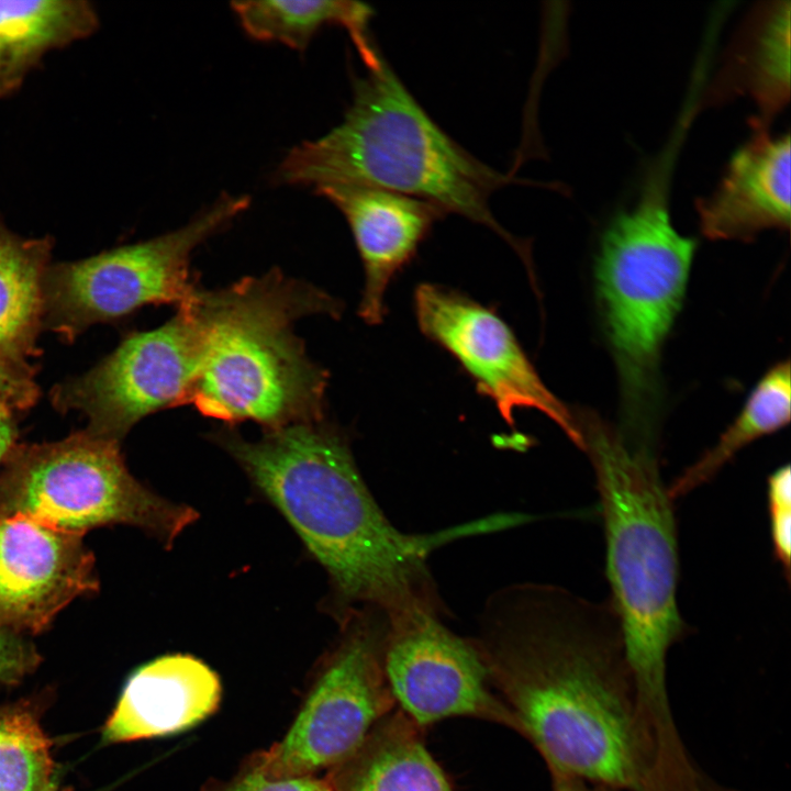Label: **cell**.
I'll return each mask as SVG.
<instances>
[{
	"label": "cell",
	"instance_id": "obj_9",
	"mask_svg": "<svg viewBox=\"0 0 791 791\" xmlns=\"http://www.w3.org/2000/svg\"><path fill=\"white\" fill-rule=\"evenodd\" d=\"M250 204L248 196L222 193L185 226L157 237L48 268L44 310L53 328L68 336L93 323L122 317L146 304L192 302V252Z\"/></svg>",
	"mask_w": 791,
	"mask_h": 791
},
{
	"label": "cell",
	"instance_id": "obj_18",
	"mask_svg": "<svg viewBox=\"0 0 791 791\" xmlns=\"http://www.w3.org/2000/svg\"><path fill=\"white\" fill-rule=\"evenodd\" d=\"M325 777L333 791H454L423 731L398 708Z\"/></svg>",
	"mask_w": 791,
	"mask_h": 791
},
{
	"label": "cell",
	"instance_id": "obj_28",
	"mask_svg": "<svg viewBox=\"0 0 791 791\" xmlns=\"http://www.w3.org/2000/svg\"><path fill=\"white\" fill-rule=\"evenodd\" d=\"M13 406L0 394V466L16 445V426L11 409Z\"/></svg>",
	"mask_w": 791,
	"mask_h": 791
},
{
	"label": "cell",
	"instance_id": "obj_8",
	"mask_svg": "<svg viewBox=\"0 0 791 791\" xmlns=\"http://www.w3.org/2000/svg\"><path fill=\"white\" fill-rule=\"evenodd\" d=\"M387 617L350 612L341 634L313 668L282 738L248 757L271 777L317 775L350 756L397 709L385 672Z\"/></svg>",
	"mask_w": 791,
	"mask_h": 791
},
{
	"label": "cell",
	"instance_id": "obj_20",
	"mask_svg": "<svg viewBox=\"0 0 791 791\" xmlns=\"http://www.w3.org/2000/svg\"><path fill=\"white\" fill-rule=\"evenodd\" d=\"M243 30L258 41H272L304 51L325 25L344 27L363 63L372 66L380 52L371 40L372 9L358 1H234L231 3Z\"/></svg>",
	"mask_w": 791,
	"mask_h": 791
},
{
	"label": "cell",
	"instance_id": "obj_12",
	"mask_svg": "<svg viewBox=\"0 0 791 791\" xmlns=\"http://www.w3.org/2000/svg\"><path fill=\"white\" fill-rule=\"evenodd\" d=\"M414 311L422 333L456 358L509 425L514 424L515 410L535 409L579 447L575 413L548 390L512 330L494 311L433 283L415 289Z\"/></svg>",
	"mask_w": 791,
	"mask_h": 791
},
{
	"label": "cell",
	"instance_id": "obj_13",
	"mask_svg": "<svg viewBox=\"0 0 791 791\" xmlns=\"http://www.w3.org/2000/svg\"><path fill=\"white\" fill-rule=\"evenodd\" d=\"M83 534L0 514V630L40 634L74 599L99 590Z\"/></svg>",
	"mask_w": 791,
	"mask_h": 791
},
{
	"label": "cell",
	"instance_id": "obj_14",
	"mask_svg": "<svg viewBox=\"0 0 791 791\" xmlns=\"http://www.w3.org/2000/svg\"><path fill=\"white\" fill-rule=\"evenodd\" d=\"M314 192L332 202L349 225L365 270L359 315L379 324L389 283L445 213L424 200L380 188L328 186Z\"/></svg>",
	"mask_w": 791,
	"mask_h": 791
},
{
	"label": "cell",
	"instance_id": "obj_1",
	"mask_svg": "<svg viewBox=\"0 0 791 791\" xmlns=\"http://www.w3.org/2000/svg\"><path fill=\"white\" fill-rule=\"evenodd\" d=\"M472 642L549 772L616 791H688L643 713L609 601L514 583L488 599Z\"/></svg>",
	"mask_w": 791,
	"mask_h": 791
},
{
	"label": "cell",
	"instance_id": "obj_15",
	"mask_svg": "<svg viewBox=\"0 0 791 791\" xmlns=\"http://www.w3.org/2000/svg\"><path fill=\"white\" fill-rule=\"evenodd\" d=\"M790 135L754 134L732 155L709 196L697 199L702 233L711 239L750 241L790 226Z\"/></svg>",
	"mask_w": 791,
	"mask_h": 791
},
{
	"label": "cell",
	"instance_id": "obj_11",
	"mask_svg": "<svg viewBox=\"0 0 791 791\" xmlns=\"http://www.w3.org/2000/svg\"><path fill=\"white\" fill-rule=\"evenodd\" d=\"M388 621L385 672L397 703L423 732L456 716L521 726L491 688L472 639L446 627L439 613L416 611Z\"/></svg>",
	"mask_w": 791,
	"mask_h": 791
},
{
	"label": "cell",
	"instance_id": "obj_5",
	"mask_svg": "<svg viewBox=\"0 0 791 791\" xmlns=\"http://www.w3.org/2000/svg\"><path fill=\"white\" fill-rule=\"evenodd\" d=\"M203 352L186 404L226 423L253 421L266 431L323 420L327 375L309 359L293 323L337 316L326 292L270 271L227 288L199 291Z\"/></svg>",
	"mask_w": 791,
	"mask_h": 791
},
{
	"label": "cell",
	"instance_id": "obj_23",
	"mask_svg": "<svg viewBox=\"0 0 791 791\" xmlns=\"http://www.w3.org/2000/svg\"><path fill=\"white\" fill-rule=\"evenodd\" d=\"M51 746L33 703L0 705V791H43L51 786Z\"/></svg>",
	"mask_w": 791,
	"mask_h": 791
},
{
	"label": "cell",
	"instance_id": "obj_27",
	"mask_svg": "<svg viewBox=\"0 0 791 791\" xmlns=\"http://www.w3.org/2000/svg\"><path fill=\"white\" fill-rule=\"evenodd\" d=\"M0 394L14 408H24L35 398V387L20 364L0 356Z\"/></svg>",
	"mask_w": 791,
	"mask_h": 791
},
{
	"label": "cell",
	"instance_id": "obj_10",
	"mask_svg": "<svg viewBox=\"0 0 791 791\" xmlns=\"http://www.w3.org/2000/svg\"><path fill=\"white\" fill-rule=\"evenodd\" d=\"M197 299L159 327L129 335L96 367L57 387L55 405L85 413L88 432L115 442L146 415L186 405L204 345Z\"/></svg>",
	"mask_w": 791,
	"mask_h": 791
},
{
	"label": "cell",
	"instance_id": "obj_4",
	"mask_svg": "<svg viewBox=\"0 0 791 791\" xmlns=\"http://www.w3.org/2000/svg\"><path fill=\"white\" fill-rule=\"evenodd\" d=\"M576 421L600 498L609 602L637 695L645 704L659 705L669 698L668 653L688 634L677 603L673 500L654 444L628 438L593 413L578 412Z\"/></svg>",
	"mask_w": 791,
	"mask_h": 791
},
{
	"label": "cell",
	"instance_id": "obj_25",
	"mask_svg": "<svg viewBox=\"0 0 791 791\" xmlns=\"http://www.w3.org/2000/svg\"><path fill=\"white\" fill-rule=\"evenodd\" d=\"M770 537L775 560L787 582L791 570V472L790 466L776 469L767 480Z\"/></svg>",
	"mask_w": 791,
	"mask_h": 791
},
{
	"label": "cell",
	"instance_id": "obj_3",
	"mask_svg": "<svg viewBox=\"0 0 791 791\" xmlns=\"http://www.w3.org/2000/svg\"><path fill=\"white\" fill-rule=\"evenodd\" d=\"M343 121L292 147L275 171L290 186L380 188L424 200L487 226L531 267L528 245L493 216L492 193L519 182L486 165L452 138L423 109L382 55L353 79Z\"/></svg>",
	"mask_w": 791,
	"mask_h": 791
},
{
	"label": "cell",
	"instance_id": "obj_16",
	"mask_svg": "<svg viewBox=\"0 0 791 791\" xmlns=\"http://www.w3.org/2000/svg\"><path fill=\"white\" fill-rule=\"evenodd\" d=\"M218 673L188 654H169L137 668L127 679L103 728V739L123 743L191 729L218 711Z\"/></svg>",
	"mask_w": 791,
	"mask_h": 791
},
{
	"label": "cell",
	"instance_id": "obj_17",
	"mask_svg": "<svg viewBox=\"0 0 791 791\" xmlns=\"http://www.w3.org/2000/svg\"><path fill=\"white\" fill-rule=\"evenodd\" d=\"M790 1L758 3L734 35L708 99L749 96L758 108L750 124L768 127L790 96Z\"/></svg>",
	"mask_w": 791,
	"mask_h": 791
},
{
	"label": "cell",
	"instance_id": "obj_26",
	"mask_svg": "<svg viewBox=\"0 0 791 791\" xmlns=\"http://www.w3.org/2000/svg\"><path fill=\"white\" fill-rule=\"evenodd\" d=\"M41 660L33 643L23 635L0 630V683H19L36 669Z\"/></svg>",
	"mask_w": 791,
	"mask_h": 791
},
{
	"label": "cell",
	"instance_id": "obj_19",
	"mask_svg": "<svg viewBox=\"0 0 791 791\" xmlns=\"http://www.w3.org/2000/svg\"><path fill=\"white\" fill-rule=\"evenodd\" d=\"M98 26V13L85 0L0 1V99L15 93L47 53Z\"/></svg>",
	"mask_w": 791,
	"mask_h": 791
},
{
	"label": "cell",
	"instance_id": "obj_6",
	"mask_svg": "<svg viewBox=\"0 0 791 791\" xmlns=\"http://www.w3.org/2000/svg\"><path fill=\"white\" fill-rule=\"evenodd\" d=\"M666 175L648 177L635 204L608 224L595 292L619 375L625 434L655 438L662 345L681 309L697 241L673 226Z\"/></svg>",
	"mask_w": 791,
	"mask_h": 791
},
{
	"label": "cell",
	"instance_id": "obj_22",
	"mask_svg": "<svg viewBox=\"0 0 791 791\" xmlns=\"http://www.w3.org/2000/svg\"><path fill=\"white\" fill-rule=\"evenodd\" d=\"M790 364L780 361L757 382L742 411L717 442L669 486L676 501L708 483L745 446L790 422Z\"/></svg>",
	"mask_w": 791,
	"mask_h": 791
},
{
	"label": "cell",
	"instance_id": "obj_24",
	"mask_svg": "<svg viewBox=\"0 0 791 791\" xmlns=\"http://www.w3.org/2000/svg\"><path fill=\"white\" fill-rule=\"evenodd\" d=\"M200 791H333L325 775L271 777L248 756L229 779L211 778Z\"/></svg>",
	"mask_w": 791,
	"mask_h": 791
},
{
	"label": "cell",
	"instance_id": "obj_30",
	"mask_svg": "<svg viewBox=\"0 0 791 791\" xmlns=\"http://www.w3.org/2000/svg\"><path fill=\"white\" fill-rule=\"evenodd\" d=\"M43 791H56V788L53 784H51Z\"/></svg>",
	"mask_w": 791,
	"mask_h": 791
},
{
	"label": "cell",
	"instance_id": "obj_7",
	"mask_svg": "<svg viewBox=\"0 0 791 791\" xmlns=\"http://www.w3.org/2000/svg\"><path fill=\"white\" fill-rule=\"evenodd\" d=\"M0 514H24L83 535L125 524L166 546L198 517L194 509L137 481L119 442L87 430L53 443L15 445L0 466Z\"/></svg>",
	"mask_w": 791,
	"mask_h": 791
},
{
	"label": "cell",
	"instance_id": "obj_21",
	"mask_svg": "<svg viewBox=\"0 0 791 791\" xmlns=\"http://www.w3.org/2000/svg\"><path fill=\"white\" fill-rule=\"evenodd\" d=\"M51 243L12 233L0 219V356L20 364L43 314Z\"/></svg>",
	"mask_w": 791,
	"mask_h": 791
},
{
	"label": "cell",
	"instance_id": "obj_2",
	"mask_svg": "<svg viewBox=\"0 0 791 791\" xmlns=\"http://www.w3.org/2000/svg\"><path fill=\"white\" fill-rule=\"evenodd\" d=\"M213 439L324 568L339 622L360 609L388 620L421 610L439 613L427 557L456 537L488 531L484 520L430 535L399 531L368 490L348 441L324 419L266 431L256 442L229 430Z\"/></svg>",
	"mask_w": 791,
	"mask_h": 791
},
{
	"label": "cell",
	"instance_id": "obj_29",
	"mask_svg": "<svg viewBox=\"0 0 791 791\" xmlns=\"http://www.w3.org/2000/svg\"><path fill=\"white\" fill-rule=\"evenodd\" d=\"M549 775L552 780V791H616L601 784H594L558 772H549Z\"/></svg>",
	"mask_w": 791,
	"mask_h": 791
}]
</instances>
